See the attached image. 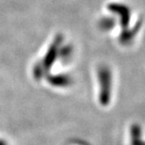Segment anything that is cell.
I'll return each instance as SVG.
<instances>
[{
    "instance_id": "obj_1",
    "label": "cell",
    "mask_w": 145,
    "mask_h": 145,
    "mask_svg": "<svg viewBox=\"0 0 145 145\" xmlns=\"http://www.w3.org/2000/svg\"><path fill=\"white\" fill-rule=\"evenodd\" d=\"M0 145H4V142H0Z\"/></svg>"
}]
</instances>
